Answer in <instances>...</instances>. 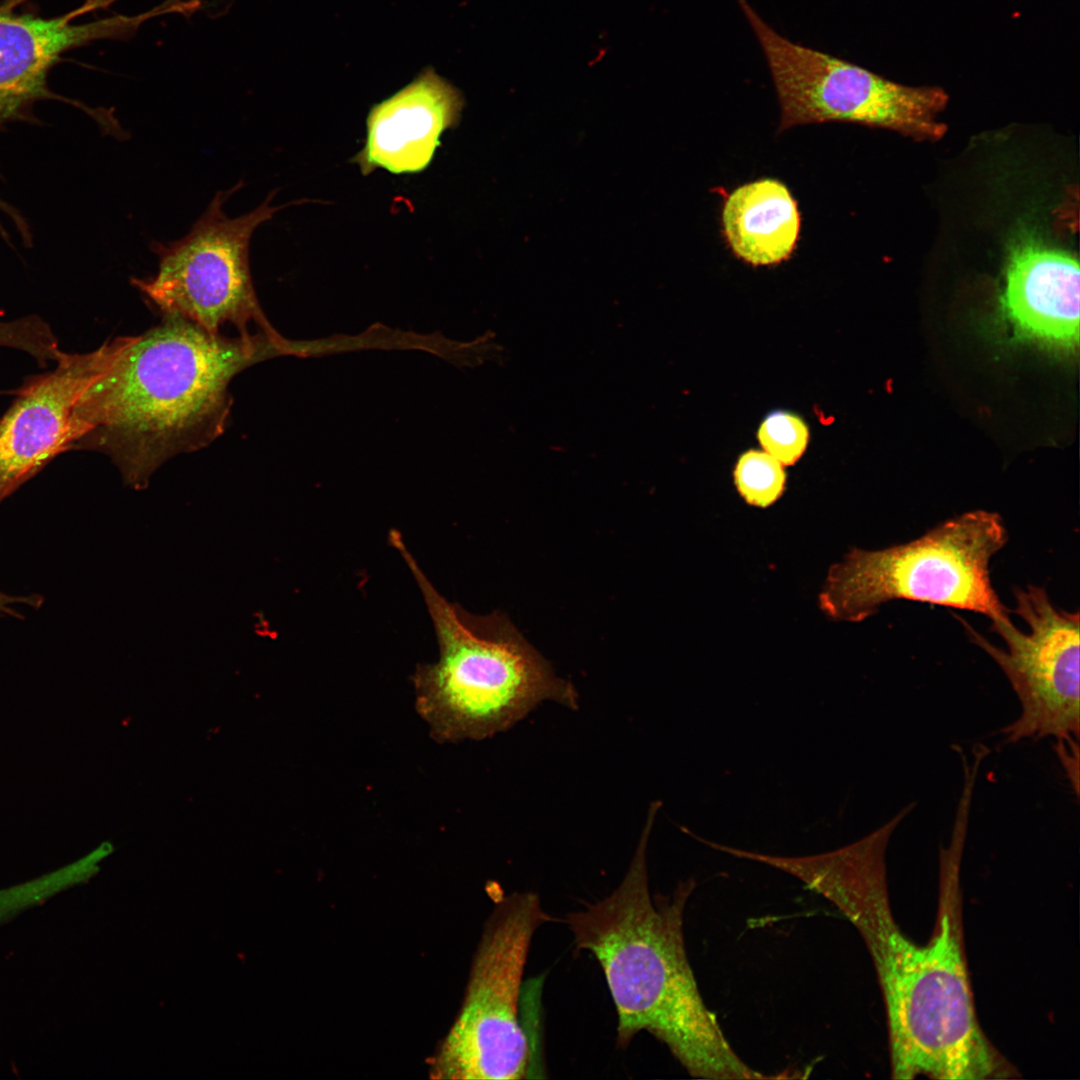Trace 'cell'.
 <instances>
[{
    "mask_svg": "<svg viewBox=\"0 0 1080 1080\" xmlns=\"http://www.w3.org/2000/svg\"><path fill=\"white\" fill-rule=\"evenodd\" d=\"M463 107L460 90L427 68L370 109L364 147L352 161L363 175L376 169L421 172L432 162L442 134L458 124Z\"/></svg>",
    "mask_w": 1080,
    "mask_h": 1080,
    "instance_id": "obj_12",
    "label": "cell"
},
{
    "mask_svg": "<svg viewBox=\"0 0 1080 1080\" xmlns=\"http://www.w3.org/2000/svg\"><path fill=\"white\" fill-rule=\"evenodd\" d=\"M31 0L0 2V132L14 123H35L36 105L62 99L49 87L51 69L72 49L102 39H127L130 23L118 15L87 23L77 19L114 0H86L67 13L45 17L28 7ZM25 216L0 196V237L8 227L21 230Z\"/></svg>",
    "mask_w": 1080,
    "mask_h": 1080,
    "instance_id": "obj_10",
    "label": "cell"
},
{
    "mask_svg": "<svg viewBox=\"0 0 1080 1080\" xmlns=\"http://www.w3.org/2000/svg\"><path fill=\"white\" fill-rule=\"evenodd\" d=\"M740 495L753 506L768 507L784 492L786 474L782 464L767 452L750 450L738 460L734 471Z\"/></svg>",
    "mask_w": 1080,
    "mask_h": 1080,
    "instance_id": "obj_15",
    "label": "cell"
},
{
    "mask_svg": "<svg viewBox=\"0 0 1080 1080\" xmlns=\"http://www.w3.org/2000/svg\"><path fill=\"white\" fill-rule=\"evenodd\" d=\"M899 819L814 855L780 856L777 868L836 906L871 955L882 991L895 1079L982 1080L1009 1075L975 1011L961 927L959 874L966 834L940 850V904L931 938L919 944L894 919L885 854Z\"/></svg>",
    "mask_w": 1080,
    "mask_h": 1080,
    "instance_id": "obj_1",
    "label": "cell"
},
{
    "mask_svg": "<svg viewBox=\"0 0 1080 1080\" xmlns=\"http://www.w3.org/2000/svg\"><path fill=\"white\" fill-rule=\"evenodd\" d=\"M554 921L534 892H515L497 902L474 956L461 1009L432 1060L435 1077H528L534 1051L520 1015L522 977L536 930Z\"/></svg>",
    "mask_w": 1080,
    "mask_h": 1080,
    "instance_id": "obj_6",
    "label": "cell"
},
{
    "mask_svg": "<svg viewBox=\"0 0 1080 1080\" xmlns=\"http://www.w3.org/2000/svg\"><path fill=\"white\" fill-rule=\"evenodd\" d=\"M0 347L26 352L42 366L56 362L62 354L50 325L38 315L0 319Z\"/></svg>",
    "mask_w": 1080,
    "mask_h": 1080,
    "instance_id": "obj_16",
    "label": "cell"
},
{
    "mask_svg": "<svg viewBox=\"0 0 1080 1080\" xmlns=\"http://www.w3.org/2000/svg\"><path fill=\"white\" fill-rule=\"evenodd\" d=\"M659 804L650 806L640 842L620 885L607 897L568 913L577 951L599 963L616 1014V1045L642 1031L663 1043L689 1075L704 1079H767L733 1050L702 998L684 942V911L695 881L669 895L652 894L646 850Z\"/></svg>",
    "mask_w": 1080,
    "mask_h": 1080,
    "instance_id": "obj_3",
    "label": "cell"
},
{
    "mask_svg": "<svg viewBox=\"0 0 1080 1080\" xmlns=\"http://www.w3.org/2000/svg\"><path fill=\"white\" fill-rule=\"evenodd\" d=\"M1079 298V264L1070 254L1035 243L1013 251L1003 306L1019 336L1073 350L1079 343Z\"/></svg>",
    "mask_w": 1080,
    "mask_h": 1080,
    "instance_id": "obj_13",
    "label": "cell"
},
{
    "mask_svg": "<svg viewBox=\"0 0 1080 1080\" xmlns=\"http://www.w3.org/2000/svg\"><path fill=\"white\" fill-rule=\"evenodd\" d=\"M808 437L806 424L799 417L786 412L768 416L758 431V439L765 452L784 465H792L802 456Z\"/></svg>",
    "mask_w": 1080,
    "mask_h": 1080,
    "instance_id": "obj_17",
    "label": "cell"
},
{
    "mask_svg": "<svg viewBox=\"0 0 1080 1080\" xmlns=\"http://www.w3.org/2000/svg\"><path fill=\"white\" fill-rule=\"evenodd\" d=\"M721 222L732 253L753 266L787 260L801 229L796 200L784 183L772 178L734 189L724 201Z\"/></svg>",
    "mask_w": 1080,
    "mask_h": 1080,
    "instance_id": "obj_14",
    "label": "cell"
},
{
    "mask_svg": "<svg viewBox=\"0 0 1080 1080\" xmlns=\"http://www.w3.org/2000/svg\"><path fill=\"white\" fill-rule=\"evenodd\" d=\"M43 602L40 594L12 595L0 590V618L22 619V608L38 609Z\"/></svg>",
    "mask_w": 1080,
    "mask_h": 1080,
    "instance_id": "obj_18",
    "label": "cell"
},
{
    "mask_svg": "<svg viewBox=\"0 0 1080 1080\" xmlns=\"http://www.w3.org/2000/svg\"><path fill=\"white\" fill-rule=\"evenodd\" d=\"M996 512H965L922 536L881 550L853 548L833 565L819 595L833 620L860 622L892 600L969 610L1009 619L990 579V562L1007 543Z\"/></svg>",
    "mask_w": 1080,
    "mask_h": 1080,
    "instance_id": "obj_5",
    "label": "cell"
},
{
    "mask_svg": "<svg viewBox=\"0 0 1080 1080\" xmlns=\"http://www.w3.org/2000/svg\"><path fill=\"white\" fill-rule=\"evenodd\" d=\"M769 67L780 105L779 132L799 125L845 122L938 139L948 95L912 87L845 59L792 42L776 32L747 0H738Z\"/></svg>",
    "mask_w": 1080,
    "mask_h": 1080,
    "instance_id": "obj_7",
    "label": "cell"
},
{
    "mask_svg": "<svg viewBox=\"0 0 1080 1080\" xmlns=\"http://www.w3.org/2000/svg\"><path fill=\"white\" fill-rule=\"evenodd\" d=\"M241 187L242 182L218 191L181 239L153 241L157 272L132 283L165 315L181 316L211 334L231 324L242 337L259 333L250 330L257 326L268 337L282 339L260 307L249 264L254 231L281 207L271 205L273 192L252 211L229 218L223 205Z\"/></svg>",
    "mask_w": 1080,
    "mask_h": 1080,
    "instance_id": "obj_8",
    "label": "cell"
},
{
    "mask_svg": "<svg viewBox=\"0 0 1080 1080\" xmlns=\"http://www.w3.org/2000/svg\"><path fill=\"white\" fill-rule=\"evenodd\" d=\"M1013 593L1015 612L1029 630H1019L1011 618L991 621V629L1003 639L1005 649L960 619L970 639L1001 668L1019 699V716L1000 732L1009 744L1046 737L1077 741L1079 613L1056 608L1042 587L1028 585Z\"/></svg>",
    "mask_w": 1080,
    "mask_h": 1080,
    "instance_id": "obj_9",
    "label": "cell"
},
{
    "mask_svg": "<svg viewBox=\"0 0 1080 1080\" xmlns=\"http://www.w3.org/2000/svg\"><path fill=\"white\" fill-rule=\"evenodd\" d=\"M288 354V342L259 332L228 338L178 315L127 336L74 408L82 430L75 449L110 456L125 481L143 487L179 453L223 433L232 379L249 366Z\"/></svg>",
    "mask_w": 1080,
    "mask_h": 1080,
    "instance_id": "obj_2",
    "label": "cell"
},
{
    "mask_svg": "<svg viewBox=\"0 0 1080 1080\" xmlns=\"http://www.w3.org/2000/svg\"><path fill=\"white\" fill-rule=\"evenodd\" d=\"M424 597L440 655L413 676L416 708L438 742L484 739L504 731L544 700L576 709L574 687L503 615L475 616L446 600L420 569L400 533L390 532Z\"/></svg>",
    "mask_w": 1080,
    "mask_h": 1080,
    "instance_id": "obj_4",
    "label": "cell"
},
{
    "mask_svg": "<svg viewBox=\"0 0 1080 1080\" xmlns=\"http://www.w3.org/2000/svg\"><path fill=\"white\" fill-rule=\"evenodd\" d=\"M126 339L86 353L64 352L49 372L29 377L0 418V503L82 437L74 408Z\"/></svg>",
    "mask_w": 1080,
    "mask_h": 1080,
    "instance_id": "obj_11",
    "label": "cell"
}]
</instances>
